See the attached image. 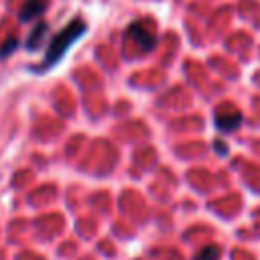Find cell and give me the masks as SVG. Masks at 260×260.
<instances>
[{
  "mask_svg": "<svg viewBox=\"0 0 260 260\" xmlns=\"http://www.w3.org/2000/svg\"><path fill=\"white\" fill-rule=\"evenodd\" d=\"M85 28H87V24H85L81 18H75V20H71L65 28H61V30L51 39L49 49H47V57H45L43 63L37 67V71H45V69L55 67V65L61 61V57L69 51V47H71L75 41H79V39L83 37Z\"/></svg>",
  "mask_w": 260,
  "mask_h": 260,
  "instance_id": "cell-1",
  "label": "cell"
},
{
  "mask_svg": "<svg viewBox=\"0 0 260 260\" xmlns=\"http://www.w3.org/2000/svg\"><path fill=\"white\" fill-rule=\"evenodd\" d=\"M47 6H49V0H26V2L22 4L20 12H18V14H20V20H22V22H28V20L41 16V14L47 10Z\"/></svg>",
  "mask_w": 260,
  "mask_h": 260,
  "instance_id": "cell-3",
  "label": "cell"
},
{
  "mask_svg": "<svg viewBox=\"0 0 260 260\" xmlns=\"http://www.w3.org/2000/svg\"><path fill=\"white\" fill-rule=\"evenodd\" d=\"M16 45H18V39L16 37H10L4 45H2V51H0V57H6V55H10L14 49H16Z\"/></svg>",
  "mask_w": 260,
  "mask_h": 260,
  "instance_id": "cell-7",
  "label": "cell"
},
{
  "mask_svg": "<svg viewBox=\"0 0 260 260\" xmlns=\"http://www.w3.org/2000/svg\"><path fill=\"white\" fill-rule=\"evenodd\" d=\"M219 258V248L217 246H205L193 260H217Z\"/></svg>",
  "mask_w": 260,
  "mask_h": 260,
  "instance_id": "cell-6",
  "label": "cell"
},
{
  "mask_svg": "<svg viewBox=\"0 0 260 260\" xmlns=\"http://www.w3.org/2000/svg\"><path fill=\"white\" fill-rule=\"evenodd\" d=\"M126 39L136 41L138 47H140V51H150V49H154V45H156L154 32L148 30L144 22H132V24L126 28Z\"/></svg>",
  "mask_w": 260,
  "mask_h": 260,
  "instance_id": "cell-2",
  "label": "cell"
},
{
  "mask_svg": "<svg viewBox=\"0 0 260 260\" xmlns=\"http://www.w3.org/2000/svg\"><path fill=\"white\" fill-rule=\"evenodd\" d=\"M215 124L217 128H221L223 132H232L236 130L240 124H242V116L236 112V114H230V116H217L215 118Z\"/></svg>",
  "mask_w": 260,
  "mask_h": 260,
  "instance_id": "cell-4",
  "label": "cell"
},
{
  "mask_svg": "<svg viewBox=\"0 0 260 260\" xmlns=\"http://www.w3.org/2000/svg\"><path fill=\"white\" fill-rule=\"evenodd\" d=\"M47 28H49V26H47L45 22H41V24L35 28V32H32V35L28 37V41H26V49H28V51L41 47V43H43V39H45V35H47V32H45Z\"/></svg>",
  "mask_w": 260,
  "mask_h": 260,
  "instance_id": "cell-5",
  "label": "cell"
}]
</instances>
